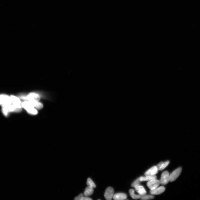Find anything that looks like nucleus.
Masks as SVG:
<instances>
[{
    "instance_id": "obj_1",
    "label": "nucleus",
    "mask_w": 200,
    "mask_h": 200,
    "mask_svg": "<svg viewBox=\"0 0 200 200\" xmlns=\"http://www.w3.org/2000/svg\"><path fill=\"white\" fill-rule=\"evenodd\" d=\"M21 106L29 113L35 115L38 113L36 109L28 101H25L22 103Z\"/></svg>"
},
{
    "instance_id": "obj_2",
    "label": "nucleus",
    "mask_w": 200,
    "mask_h": 200,
    "mask_svg": "<svg viewBox=\"0 0 200 200\" xmlns=\"http://www.w3.org/2000/svg\"><path fill=\"white\" fill-rule=\"evenodd\" d=\"M12 104L11 97L5 95H0V105L2 106H5Z\"/></svg>"
},
{
    "instance_id": "obj_3",
    "label": "nucleus",
    "mask_w": 200,
    "mask_h": 200,
    "mask_svg": "<svg viewBox=\"0 0 200 200\" xmlns=\"http://www.w3.org/2000/svg\"><path fill=\"white\" fill-rule=\"evenodd\" d=\"M182 170V168L179 167L174 171L170 175V181L172 182L176 180L180 176Z\"/></svg>"
},
{
    "instance_id": "obj_4",
    "label": "nucleus",
    "mask_w": 200,
    "mask_h": 200,
    "mask_svg": "<svg viewBox=\"0 0 200 200\" xmlns=\"http://www.w3.org/2000/svg\"><path fill=\"white\" fill-rule=\"evenodd\" d=\"M160 184L163 185L167 184L170 181V175L167 171H164L162 174L160 180Z\"/></svg>"
},
{
    "instance_id": "obj_5",
    "label": "nucleus",
    "mask_w": 200,
    "mask_h": 200,
    "mask_svg": "<svg viewBox=\"0 0 200 200\" xmlns=\"http://www.w3.org/2000/svg\"><path fill=\"white\" fill-rule=\"evenodd\" d=\"M114 195V190L113 188L109 187L105 190L104 197L107 200H111L113 198Z\"/></svg>"
},
{
    "instance_id": "obj_6",
    "label": "nucleus",
    "mask_w": 200,
    "mask_h": 200,
    "mask_svg": "<svg viewBox=\"0 0 200 200\" xmlns=\"http://www.w3.org/2000/svg\"><path fill=\"white\" fill-rule=\"evenodd\" d=\"M160 184V181L156 179L149 181L147 184V185L151 190H152L158 187Z\"/></svg>"
},
{
    "instance_id": "obj_7",
    "label": "nucleus",
    "mask_w": 200,
    "mask_h": 200,
    "mask_svg": "<svg viewBox=\"0 0 200 200\" xmlns=\"http://www.w3.org/2000/svg\"><path fill=\"white\" fill-rule=\"evenodd\" d=\"M26 98L28 101L39 102L40 101V97L38 94L31 93L28 95Z\"/></svg>"
},
{
    "instance_id": "obj_8",
    "label": "nucleus",
    "mask_w": 200,
    "mask_h": 200,
    "mask_svg": "<svg viewBox=\"0 0 200 200\" xmlns=\"http://www.w3.org/2000/svg\"><path fill=\"white\" fill-rule=\"evenodd\" d=\"M159 170L156 166L152 167L145 173V176H154L158 172Z\"/></svg>"
},
{
    "instance_id": "obj_9",
    "label": "nucleus",
    "mask_w": 200,
    "mask_h": 200,
    "mask_svg": "<svg viewBox=\"0 0 200 200\" xmlns=\"http://www.w3.org/2000/svg\"><path fill=\"white\" fill-rule=\"evenodd\" d=\"M165 188L163 186L157 187L153 190H151L150 192L152 195H158L162 193L165 191Z\"/></svg>"
},
{
    "instance_id": "obj_10",
    "label": "nucleus",
    "mask_w": 200,
    "mask_h": 200,
    "mask_svg": "<svg viewBox=\"0 0 200 200\" xmlns=\"http://www.w3.org/2000/svg\"><path fill=\"white\" fill-rule=\"evenodd\" d=\"M127 198L126 194L123 193H117L114 195L113 198L115 200H123L126 199Z\"/></svg>"
},
{
    "instance_id": "obj_11",
    "label": "nucleus",
    "mask_w": 200,
    "mask_h": 200,
    "mask_svg": "<svg viewBox=\"0 0 200 200\" xmlns=\"http://www.w3.org/2000/svg\"><path fill=\"white\" fill-rule=\"evenodd\" d=\"M135 190L140 196L146 195V192L144 187L142 186L139 185L136 186L134 187Z\"/></svg>"
},
{
    "instance_id": "obj_12",
    "label": "nucleus",
    "mask_w": 200,
    "mask_h": 200,
    "mask_svg": "<svg viewBox=\"0 0 200 200\" xmlns=\"http://www.w3.org/2000/svg\"><path fill=\"white\" fill-rule=\"evenodd\" d=\"M91 187L88 186L85 189L84 193L85 196H88L92 195L94 192V190Z\"/></svg>"
},
{
    "instance_id": "obj_13",
    "label": "nucleus",
    "mask_w": 200,
    "mask_h": 200,
    "mask_svg": "<svg viewBox=\"0 0 200 200\" xmlns=\"http://www.w3.org/2000/svg\"><path fill=\"white\" fill-rule=\"evenodd\" d=\"M157 177L155 176H146L145 177H140V179L141 181H149L153 179H156Z\"/></svg>"
},
{
    "instance_id": "obj_14",
    "label": "nucleus",
    "mask_w": 200,
    "mask_h": 200,
    "mask_svg": "<svg viewBox=\"0 0 200 200\" xmlns=\"http://www.w3.org/2000/svg\"><path fill=\"white\" fill-rule=\"evenodd\" d=\"M129 193L131 197L133 199H137L140 198V195H135V191L133 189H130Z\"/></svg>"
},
{
    "instance_id": "obj_15",
    "label": "nucleus",
    "mask_w": 200,
    "mask_h": 200,
    "mask_svg": "<svg viewBox=\"0 0 200 200\" xmlns=\"http://www.w3.org/2000/svg\"><path fill=\"white\" fill-rule=\"evenodd\" d=\"M87 184L88 186L93 188L96 187V185L94 182L90 178H88L87 179Z\"/></svg>"
},
{
    "instance_id": "obj_16",
    "label": "nucleus",
    "mask_w": 200,
    "mask_h": 200,
    "mask_svg": "<svg viewBox=\"0 0 200 200\" xmlns=\"http://www.w3.org/2000/svg\"><path fill=\"white\" fill-rule=\"evenodd\" d=\"M154 198V196L151 195H146L140 196V198L143 200L152 199Z\"/></svg>"
},
{
    "instance_id": "obj_17",
    "label": "nucleus",
    "mask_w": 200,
    "mask_h": 200,
    "mask_svg": "<svg viewBox=\"0 0 200 200\" xmlns=\"http://www.w3.org/2000/svg\"><path fill=\"white\" fill-rule=\"evenodd\" d=\"M169 163L170 162L169 161H167L164 162H163L161 166L160 167L159 170L162 171L165 169L169 165Z\"/></svg>"
},
{
    "instance_id": "obj_18",
    "label": "nucleus",
    "mask_w": 200,
    "mask_h": 200,
    "mask_svg": "<svg viewBox=\"0 0 200 200\" xmlns=\"http://www.w3.org/2000/svg\"><path fill=\"white\" fill-rule=\"evenodd\" d=\"M141 181L140 179V177L137 178L136 180H135L131 184V186L133 187H134L136 186L139 185Z\"/></svg>"
},
{
    "instance_id": "obj_19",
    "label": "nucleus",
    "mask_w": 200,
    "mask_h": 200,
    "mask_svg": "<svg viewBox=\"0 0 200 200\" xmlns=\"http://www.w3.org/2000/svg\"><path fill=\"white\" fill-rule=\"evenodd\" d=\"M84 196V194H81L78 196H77V197L75 198L74 199L76 200H81V199Z\"/></svg>"
},
{
    "instance_id": "obj_20",
    "label": "nucleus",
    "mask_w": 200,
    "mask_h": 200,
    "mask_svg": "<svg viewBox=\"0 0 200 200\" xmlns=\"http://www.w3.org/2000/svg\"><path fill=\"white\" fill-rule=\"evenodd\" d=\"M92 199L87 197V196H83V197L81 198V200H92Z\"/></svg>"
},
{
    "instance_id": "obj_21",
    "label": "nucleus",
    "mask_w": 200,
    "mask_h": 200,
    "mask_svg": "<svg viewBox=\"0 0 200 200\" xmlns=\"http://www.w3.org/2000/svg\"><path fill=\"white\" fill-rule=\"evenodd\" d=\"M163 163V162H161L159 164H158L156 166L157 168L159 170L160 167L161 166L162 164Z\"/></svg>"
}]
</instances>
